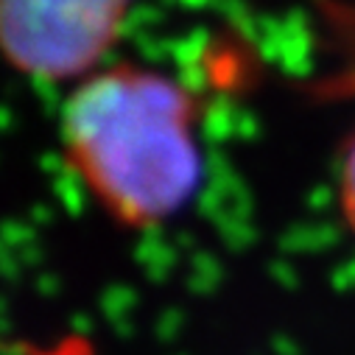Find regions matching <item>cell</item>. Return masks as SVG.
Listing matches in <instances>:
<instances>
[{
    "mask_svg": "<svg viewBox=\"0 0 355 355\" xmlns=\"http://www.w3.org/2000/svg\"><path fill=\"white\" fill-rule=\"evenodd\" d=\"M338 207H341L344 224L355 235V135L344 146L341 162H338Z\"/></svg>",
    "mask_w": 355,
    "mask_h": 355,
    "instance_id": "obj_3",
    "label": "cell"
},
{
    "mask_svg": "<svg viewBox=\"0 0 355 355\" xmlns=\"http://www.w3.org/2000/svg\"><path fill=\"white\" fill-rule=\"evenodd\" d=\"M129 0H0V53L26 76L81 81L115 45Z\"/></svg>",
    "mask_w": 355,
    "mask_h": 355,
    "instance_id": "obj_2",
    "label": "cell"
},
{
    "mask_svg": "<svg viewBox=\"0 0 355 355\" xmlns=\"http://www.w3.org/2000/svg\"><path fill=\"white\" fill-rule=\"evenodd\" d=\"M62 151L87 196L126 230L182 216L205 180L193 96L135 64L78 81L62 115Z\"/></svg>",
    "mask_w": 355,
    "mask_h": 355,
    "instance_id": "obj_1",
    "label": "cell"
}]
</instances>
